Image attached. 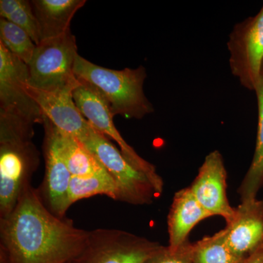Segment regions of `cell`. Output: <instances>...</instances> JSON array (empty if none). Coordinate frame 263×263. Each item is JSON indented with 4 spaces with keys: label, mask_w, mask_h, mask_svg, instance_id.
Here are the masks:
<instances>
[{
    "label": "cell",
    "mask_w": 263,
    "mask_h": 263,
    "mask_svg": "<svg viewBox=\"0 0 263 263\" xmlns=\"http://www.w3.org/2000/svg\"><path fill=\"white\" fill-rule=\"evenodd\" d=\"M190 189L197 202L212 216H221L227 224L233 219L235 208L228 200L227 171L219 151L206 156Z\"/></svg>",
    "instance_id": "8fae6325"
},
{
    "label": "cell",
    "mask_w": 263,
    "mask_h": 263,
    "mask_svg": "<svg viewBox=\"0 0 263 263\" xmlns=\"http://www.w3.org/2000/svg\"><path fill=\"white\" fill-rule=\"evenodd\" d=\"M79 83L57 91H43L27 84L26 90L39 105L44 117L59 130L82 141L92 126L81 114L72 97V91Z\"/></svg>",
    "instance_id": "7c38bea8"
},
{
    "label": "cell",
    "mask_w": 263,
    "mask_h": 263,
    "mask_svg": "<svg viewBox=\"0 0 263 263\" xmlns=\"http://www.w3.org/2000/svg\"><path fill=\"white\" fill-rule=\"evenodd\" d=\"M69 263H77V262H76V260H74V261H72V262H69Z\"/></svg>",
    "instance_id": "484cf974"
},
{
    "label": "cell",
    "mask_w": 263,
    "mask_h": 263,
    "mask_svg": "<svg viewBox=\"0 0 263 263\" xmlns=\"http://www.w3.org/2000/svg\"><path fill=\"white\" fill-rule=\"evenodd\" d=\"M28 65L0 43V120L34 127L44 115L26 90Z\"/></svg>",
    "instance_id": "5b68a950"
},
{
    "label": "cell",
    "mask_w": 263,
    "mask_h": 263,
    "mask_svg": "<svg viewBox=\"0 0 263 263\" xmlns=\"http://www.w3.org/2000/svg\"><path fill=\"white\" fill-rule=\"evenodd\" d=\"M70 30L59 37L43 40L28 64V84L35 89L57 91L79 83L74 74L78 53Z\"/></svg>",
    "instance_id": "277c9868"
},
{
    "label": "cell",
    "mask_w": 263,
    "mask_h": 263,
    "mask_svg": "<svg viewBox=\"0 0 263 263\" xmlns=\"http://www.w3.org/2000/svg\"><path fill=\"white\" fill-rule=\"evenodd\" d=\"M57 133L60 153L72 176L89 177L105 171L98 157L80 140L57 128Z\"/></svg>",
    "instance_id": "2e32d148"
},
{
    "label": "cell",
    "mask_w": 263,
    "mask_h": 263,
    "mask_svg": "<svg viewBox=\"0 0 263 263\" xmlns=\"http://www.w3.org/2000/svg\"><path fill=\"white\" fill-rule=\"evenodd\" d=\"M224 230L232 250L245 258L248 257L263 245V199L241 201Z\"/></svg>",
    "instance_id": "4fadbf2b"
},
{
    "label": "cell",
    "mask_w": 263,
    "mask_h": 263,
    "mask_svg": "<svg viewBox=\"0 0 263 263\" xmlns=\"http://www.w3.org/2000/svg\"><path fill=\"white\" fill-rule=\"evenodd\" d=\"M74 74L79 80L98 90L106 100L114 117L141 119L155 111L143 89L147 74L143 66L111 70L95 65L78 54Z\"/></svg>",
    "instance_id": "7a4b0ae2"
},
{
    "label": "cell",
    "mask_w": 263,
    "mask_h": 263,
    "mask_svg": "<svg viewBox=\"0 0 263 263\" xmlns=\"http://www.w3.org/2000/svg\"><path fill=\"white\" fill-rule=\"evenodd\" d=\"M260 78H262V79H263V62H262V67H261Z\"/></svg>",
    "instance_id": "d4e9b609"
},
{
    "label": "cell",
    "mask_w": 263,
    "mask_h": 263,
    "mask_svg": "<svg viewBox=\"0 0 263 263\" xmlns=\"http://www.w3.org/2000/svg\"><path fill=\"white\" fill-rule=\"evenodd\" d=\"M0 263H9L5 257V254L0 251Z\"/></svg>",
    "instance_id": "cb8c5ba5"
},
{
    "label": "cell",
    "mask_w": 263,
    "mask_h": 263,
    "mask_svg": "<svg viewBox=\"0 0 263 263\" xmlns=\"http://www.w3.org/2000/svg\"><path fill=\"white\" fill-rule=\"evenodd\" d=\"M258 103V129L255 152L248 171L240 183L238 193L241 201L257 198L263 185V79L260 78L255 90Z\"/></svg>",
    "instance_id": "ac0fdd59"
},
{
    "label": "cell",
    "mask_w": 263,
    "mask_h": 263,
    "mask_svg": "<svg viewBox=\"0 0 263 263\" xmlns=\"http://www.w3.org/2000/svg\"><path fill=\"white\" fill-rule=\"evenodd\" d=\"M86 0H32L41 41L61 36L70 30L71 20L86 5Z\"/></svg>",
    "instance_id": "9a60e30c"
},
{
    "label": "cell",
    "mask_w": 263,
    "mask_h": 263,
    "mask_svg": "<svg viewBox=\"0 0 263 263\" xmlns=\"http://www.w3.org/2000/svg\"><path fill=\"white\" fill-rule=\"evenodd\" d=\"M98 195H106L117 200V183L106 169L89 177L72 176L69 187V206L82 199Z\"/></svg>",
    "instance_id": "d6986e66"
},
{
    "label": "cell",
    "mask_w": 263,
    "mask_h": 263,
    "mask_svg": "<svg viewBox=\"0 0 263 263\" xmlns=\"http://www.w3.org/2000/svg\"><path fill=\"white\" fill-rule=\"evenodd\" d=\"M0 16L15 24L28 33L36 45L41 43L37 18L33 12L31 1L27 0H1Z\"/></svg>",
    "instance_id": "ffe728a7"
},
{
    "label": "cell",
    "mask_w": 263,
    "mask_h": 263,
    "mask_svg": "<svg viewBox=\"0 0 263 263\" xmlns=\"http://www.w3.org/2000/svg\"><path fill=\"white\" fill-rule=\"evenodd\" d=\"M39 164L32 140L0 141V219L13 212Z\"/></svg>",
    "instance_id": "8992f818"
},
{
    "label": "cell",
    "mask_w": 263,
    "mask_h": 263,
    "mask_svg": "<svg viewBox=\"0 0 263 263\" xmlns=\"http://www.w3.org/2000/svg\"><path fill=\"white\" fill-rule=\"evenodd\" d=\"M79 81L80 83L72 91V97L81 114L97 131L117 142L126 160L137 169L147 175L159 193L162 194L163 180L157 174L155 166L142 158L133 147L124 141L114 124V116L111 113L110 106L98 90L87 83Z\"/></svg>",
    "instance_id": "ba28073f"
},
{
    "label": "cell",
    "mask_w": 263,
    "mask_h": 263,
    "mask_svg": "<svg viewBox=\"0 0 263 263\" xmlns=\"http://www.w3.org/2000/svg\"><path fill=\"white\" fill-rule=\"evenodd\" d=\"M228 48L232 74L243 87L254 91L263 62V5L257 15L235 26Z\"/></svg>",
    "instance_id": "9c48e42d"
},
{
    "label": "cell",
    "mask_w": 263,
    "mask_h": 263,
    "mask_svg": "<svg viewBox=\"0 0 263 263\" xmlns=\"http://www.w3.org/2000/svg\"><path fill=\"white\" fill-rule=\"evenodd\" d=\"M0 43L27 65L32 60L37 47L28 33L3 18L0 19Z\"/></svg>",
    "instance_id": "44dd1931"
},
{
    "label": "cell",
    "mask_w": 263,
    "mask_h": 263,
    "mask_svg": "<svg viewBox=\"0 0 263 263\" xmlns=\"http://www.w3.org/2000/svg\"><path fill=\"white\" fill-rule=\"evenodd\" d=\"M129 232L116 229L89 231L87 241L77 263H145L163 248Z\"/></svg>",
    "instance_id": "52a82bcc"
},
{
    "label": "cell",
    "mask_w": 263,
    "mask_h": 263,
    "mask_svg": "<svg viewBox=\"0 0 263 263\" xmlns=\"http://www.w3.org/2000/svg\"><path fill=\"white\" fill-rule=\"evenodd\" d=\"M44 179L39 193L48 210L60 218L65 217L68 210L69 187L72 175L60 153L57 128L44 117Z\"/></svg>",
    "instance_id": "30bf717a"
},
{
    "label": "cell",
    "mask_w": 263,
    "mask_h": 263,
    "mask_svg": "<svg viewBox=\"0 0 263 263\" xmlns=\"http://www.w3.org/2000/svg\"><path fill=\"white\" fill-rule=\"evenodd\" d=\"M212 214L197 202L190 187L182 189L174 195L167 216L170 251L177 252L188 241V235L200 221Z\"/></svg>",
    "instance_id": "5bb4252c"
},
{
    "label": "cell",
    "mask_w": 263,
    "mask_h": 263,
    "mask_svg": "<svg viewBox=\"0 0 263 263\" xmlns=\"http://www.w3.org/2000/svg\"><path fill=\"white\" fill-rule=\"evenodd\" d=\"M243 263H263V245L249 254Z\"/></svg>",
    "instance_id": "603a6c76"
},
{
    "label": "cell",
    "mask_w": 263,
    "mask_h": 263,
    "mask_svg": "<svg viewBox=\"0 0 263 263\" xmlns=\"http://www.w3.org/2000/svg\"><path fill=\"white\" fill-rule=\"evenodd\" d=\"M145 263H193L185 251L184 245L176 252L170 251L168 247H164L157 254L152 256Z\"/></svg>",
    "instance_id": "7402d4cb"
},
{
    "label": "cell",
    "mask_w": 263,
    "mask_h": 263,
    "mask_svg": "<svg viewBox=\"0 0 263 263\" xmlns=\"http://www.w3.org/2000/svg\"><path fill=\"white\" fill-rule=\"evenodd\" d=\"M185 251L193 263H243V257L233 252L227 242L224 229L212 236L184 245Z\"/></svg>",
    "instance_id": "e0dca14e"
},
{
    "label": "cell",
    "mask_w": 263,
    "mask_h": 263,
    "mask_svg": "<svg viewBox=\"0 0 263 263\" xmlns=\"http://www.w3.org/2000/svg\"><path fill=\"white\" fill-rule=\"evenodd\" d=\"M81 142L98 157L113 177L118 189V201L146 205L160 196L161 194L149 177L128 162L108 138L94 127Z\"/></svg>",
    "instance_id": "3957f363"
},
{
    "label": "cell",
    "mask_w": 263,
    "mask_h": 263,
    "mask_svg": "<svg viewBox=\"0 0 263 263\" xmlns=\"http://www.w3.org/2000/svg\"><path fill=\"white\" fill-rule=\"evenodd\" d=\"M89 231L52 214L29 185L10 215L0 219V251L9 263H69L84 250Z\"/></svg>",
    "instance_id": "6da1fadb"
}]
</instances>
